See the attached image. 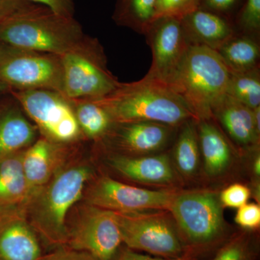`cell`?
<instances>
[{"label": "cell", "instance_id": "obj_14", "mask_svg": "<svg viewBox=\"0 0 260 260\" xmlns=\"http://www.w3.org/2000/svg\"><path fill=\"white\" fill-rule=\"evenodd\" d=\"M40 239L20 207L0 209V260H40Z\"/></svg>", "mask_w": 260, "mask_h": 260}, {"label": "cell", "instance_id": "obj_39", "mask_svg": "<svg viewBox=\"0 0 260 260\" xmlns=\"http://www.w3.org/2000/svg\"><path fill=\"white\" fill-rule=\"evenodd\" d=\"M10 91H11V89H10L6 84L3 83V82L0 81V94Z\"/></svg>", "mask_w": 260, "mask_h": 260}, {"label": "cell", "instance_id": "obj_29", "mask_svg": "<svg viewBox=\"0 0 260 260\" xmlns=\"http://www.w3.org/2000/svg\"><path fill=\"white\" fill-rule=\"evenodd\" d=\"M251 190L246 185L239 183L228 186L219 195L220 203L225 208H238L248 203Z\"/></svg>", "mask_w": 260, "mask_h": 260}, {"label": "cell", "instance_id": "obj_25", "mask_svg": "<svg viewBox=\"0 0 260 260\" xmlns=\"http://www.w3.org/2000/svg\"><path fill=\"white\" fill-rule=\"evenodd\" d=\"M216 51L229 73H242L259 68V47L251 38L234 36Z\"/></svg>", "mask_w": 260, "mask_h": 260}, {"label": "cell", "instance_id": "obj_35", "mask_svg": "<svg viewBox=\"0 0 260 260\" xmlns=\"http://www.w3.org/2000/svg\"><path fill=\"white\" fill-rule=\"evenodd\" d=\"M113 260H198L196 256L191 254H186L181 257L176 259H168V258L159 257L150 255V254H143L133 250L126 246H121L119 252L116 254L115 258Z\"/></svg>", "mask_w": 260, "mask_h": 260}, {"label": "cell", "instance_id": "obj_21", "mask_svg": "<svg viewBox=\"0 0 260 260\" xmlns=\"http://www.w3.org/2000/svg\"><path fill=\"white\" fill-rule=\"evenodd\" d=\"M24 150L0 160V209L22 208L28 200V184L23 167Z\"/></svg>", "mask_w": 260, "mask_h": 260}, {"label": "cell", "instance_id": "obj_17", "mask_svg": "<svg viewBox=\"0 0 260 260\" xmlns=\"http://www.w3.org/2000/svg\"><path fill=\"white\" fill-rule=\"evenodd\" d=\"M14 100L0 106V160L25 150L38 139L37 128Z\"/></svg>", "mask_w": 260, "mask_h": 260}, {"label": "cell", "instance_id": "obj_6", "mask_svg": "<svg viewBox=\"0 0 260 260\" xmlns=\"http://www.w3.org/2000/svg\"><path fill=\"white\" fill-rule=\"evenodd\" d=\"M123 244L150 255L176 259L190 254L169 210L116 213Z\"/></svg>", "mask_w": 260, "mask_h": 260}, {"label": "cell", "instance_id": "obj_37", "mask_svg": "<svg viewBox=\"0 0 260 260\" xmlns=\"http://www.w3.org/2000/svg\"><path fill=\"white\" fill-rule=\"evenodd\" d=\"M253 116H254V125H255L256 131L260 134V107L253 109Z\"/></svg>", "mask_w": 260, "mask_h": 260}, {"label": "cell", "instance_id": "obj_27", "mask_svg": "<svg viewBox=\"0 0 260 260\" xmlns=\"http://www.w3.org/2000/svg\"><path fill=\"white\" fill-rule=\"evenodd\" d=\"M257 251L249 234H239L227 241L211 260H255Z\"/></svg>", "mask_w": 260, "mask_h": 260}, {"label": "cell", "instance_id": "obj_7", "mask_svg": "<svg viewBox=\"0 0 260 260\" xmlns=\"http://www.w3.org/2000/svg\"><path fill=\"white\" fill-rule=\"evenodd\" d=\"M0 81L11 90H54L62 94L61 56L0 42Z\"/></svg>", "mask_w": 260, "mask_h": 260}, {"label": "cell", "instance_id": "obj_34", "mask_svg": "<svg viewBox=\"0 0 260 260\" xmlns=\"http://www.w3.org/2000/svg\"><path fill=\"white\" fill-rule=\"evenodd\" d=\"M34 4L45 7L56 14L74 17V0H27Z\"/></svg>", "mask_w": 260, "mask_h": 260}, {"label": "cell", "instance_id": "obj_26", "mask_svg": "<svg viewBox=\"0 0 260 260\" xmlns=\"http://www.w3.org/2000/svg\"><path fill=\"white\" fill-rule=\"evenodd\" d=\"M226 95L251 109L260 107L259 68L242 73H230Z\"/></svg>", "mask_w": 260, "mask_h": 260}, {"label": "cell", "instance_id": "obj_30", "mask_svg": "<svg viewBox=\"0 0 260 260\" xmlns=\"http://www.w3.org/2000/svg\"><path fill=\"white\" fill-rule=\"evenodd\" d=\"M242 28L250 34L259 32L260 29V0H246L239 19Z\"/></svg>", "mask_w": 260, "mask_h": 260}, {"label": "cell", "instance_id": "obj_20", "mask_svg": "<svg viewBox=\"0 0 260 260\" xmlns=\"http://www.w3.org/2000/svg\"><path fill=\"white\" fill-rule=\"evenodd\" d=\"M198 132L205 173L210 177L222 175L232 160V150L226 139L210 119L198 121Z\"/></svg>", "mask_w": 260, "mask_h": 260}, {"label": "cell", "instance_id": "obj_4", "mask_svg": "<svg viewBox=\"0 0 260 260\" xmlns=\"http://www.w3.org/2000/svg\"><path fill=\"white\" fill-rule=\"evenodd\" d=\"M229 78L230 73L216 51L190 45L169 86L198 121L211 119L213 109L226 95Z\"/></svg>", "mask_w": 260, "mask_h": 260}, {"label": "cell", "instance_id": "obj_31", "mask_svg": "<svg viewBox=\"0 0 260 260\" xmlns=\"http://www.w3.org/2000/svg\"><path fill=\"white\" fill-rule=\"evenodd\" d=\"M236 223L246 230H254L260 225V207L256 203H246L238 208Z\"/></svg>", "mask_w": 260, "mask_h": 260}, {"label": "cell", "instance_id": "obj_10", "mask_svg": "<svg viewBox=\"0 0 260 260\" xmlns=\"http://www.w3.org/2000/svg\"><path fill=\"white\" fill-rule=\"evenodd\" d=\"M61 59L62 95L70 100L101 99L120 83L108 70L107 57L98 41L88 49L65 54Z\"/></svg>", "mask_w": 260, "mask_h": 260}, {"label": "cell", "instance_id": "obj_32", "mask_svg": "<svg viewBox=\"0 0 260 260\" xmlns=\"http://www.w3.org/2000/svg\"><path fill=\"white\" fill-rule=\"evenodd\" d=\"M41 6L27 0H0V25L15 15Z\"/></svg>", "mask_w": 260, "mask_h": 260}, {"label": "cell", "instance_id": "obj_28", "mask_svg": "<svg viewBox=\"0 0 260 260\" xmlns=\"http://www.w3.org/2000/svg\"><path fill=\"white\" fill-rule=\"evenodd\" d=\"M201 0H158L156 19L161 17L182 18L197 8Z\"/></svg>", "mask_w": 260, "mask_h": 260}, {"label": "cell", "instance_id": "obj_23", "mask_svg": "<svg viewBox=\"0 0 260 260\" xmlns=\"http://www.w3.org/2000/svg\"><path fill=\"white\" fill-rule=\"evenodd\" d=\"M70 101L83 137L95 141L102 140L114 124L107 109L95 99Z\"/></svg>", "mask_w": 260, "mask_h": 260}, {"label": "cell", "instance_id": "obj_38", "mask_svg": "<svg viewBox=\"0 0 260 260\" xmlns=\"http://www.w3.org/2000/svg\"><path fill=\"white\" fill-rule=\"evenodd\" d=\"M254 172L255 173L256 175L259 177L260 174V158L259 155H258L257 158H256L255 161H254Z\"/></svg>", "mask_w": 260, "mask_h": 260}, {"label": "cell", "instance_id": "obj_19", "mask_svg": "<svg viewBox=\"0 0 260 260\" xmlns=\"http://www.w3.org/2000/svg\"><path fill=\"white\" fill-rule=\"evenodd\" d=\"M213 117L220 121L237 144L252 146L259 142L260 134L254 125L253 109L232 97H223L213 109Z\"/></svg>", "mask_w": 260, "mask_h": 260}, {"label": "cell", "instance_id": "obj_36", "mask_svg": "<svg viewBox=\"0 0 260 260\" xmlns=\"http://www.w3.org/2000/svg\"><path fill=\"white\" fill-rule=\"evenodd\" d=\"M204 2L207 7L216 10V11H225L230 9L237 2V0H201Z\"/></svg>", "mask_w": 260, "mask_h": 260}, {"label": "cell", "instance_id": "obj_3", "mask_svg": "<svg viewBox=\"0 0 260 260\" xmlns=\"http://www.w3.org/2000/svg\"><path fill=\"white\" fill-rule=\"evenodd\" d=\"M96 41L85 35L74 17L56 14L43 6L0 25V42L59 56L85 50Z\"/></svg>", "mask_w": 260, "mask_h": 260}, {"label": "cell", "instance_id": "obj_1", "mask_svg": "<svg viewBox=\"0 0 260 260\" xmlns=\"http://www.w3.org/2000/svg\"><path fill=\"white\" fill-rule=\"evenodd\" d=\"M88 164H67L36 191L21 208L25 218L46 245L65 247L67 220L93 177Z\"/></svg>", "mask_w": 260, "mask_h": 260}, {"label": "cell", "instance_id": "obj_11", "mask_svg": "<svg viewBox=\"0 0 260 260\" xmlns=\"http://www.w3.org/2000/svg\"><path fill=\"white\" fill-rule=\"evenodd\" d=\"M178 191L151 190L131 186L104 176L87 184L84 203L116 213L169 210Z\"/></svg>", "mask_w": 260, "mask_h": 260}, {"label": "cell", "instance_id": "obj_15", "mask_svg": "<svg viewBox=\"0 0 260 260\" xmlns=\"http://www.w3.org/2000/svg\"><path fill=\"white\" fill-rule=\"evenodd\" d=\"M68 145L42 137L24 150L23 167L28 184V200L67 165Z\"/></svg>", "mask_w": 260, "mask_h": 260}, {"label": "cell", "instance_id": "obj_8", "mask_svg": "<svg viewBox=\"0 0 260 260\" xmlns=\"http://www.w3.org/2000/svg\"><path fill=\"white\" fill-rule=\"evenodd\" d=\"M10 93L42 138L64 145L83 138L71 101L61 93L45 89Z\"/></svg>", "mask_w": 260, "mask_h": 260}, {"label": "cell", "instance_id": "obj_33", "mask_svg": "<svg viewBox=\"0 0 260 260\" xmlns=\"http://www.w3.org/2000/svg\"><path fill=\"white\" fill-rule=\"evenodd\" d=\"M40 260H102L86 252V251L73 250L69 248L56 249L49 254L43 255Z\"/></svg>", "mask_w": 260, "mask_h": 260}, {"label": "cell", "instance_id": "obj_18", "mask_svg": "<svg viewBox=\"0 0 260 260\" xmlns=\"http://www.w3.org/2000/svg\"><path fill=\"white\" fill-rule=\"evenodd\" d=\"M181 23L191 45L203 46L217 51L234 36L226 20L200 7L181 18Z\"/></svg>", "mask_w": 260, "mask_h": 260}, {"label": "cell", "instance_id": "obj_24", "mask_svg": "<svg viewBox=\"0 0 260 260\" xmlns=\"http://www.w3.org/2000/svg\"><path fill=\"white\" fill-rule=\"evenodd\" d=\"M157 4L158 0H116L113 20L145 35L156 19Z\"/></svg>", "mask_w": 260, "mask_h": 260}, {"label": "cell", "instance_id": "obj_9", "mask_svg": "<svg viewBox=\"0 0 260 260\" xmlns=\"http://www.w3.org/2000/svg\"><path fill=\"white\" fill-rule=\"evenodd\" d=\"M77 208L73 220H67L65 247L114 259L123 244L115 212L85 203Z\"/></svg>", "mask_w": 260, "mask_h": 260}, {"label": "cell", "instance_id": "obj_13", "mask_svg": "<svg viewBox=\"0 0 260 260\" xmlns=\"http://www.w3.org/2000/svg\"><path fill=\"white\" fill-rule=\"evenodd\" d=\"M174 129L149 121L116 123L102 140L120 155H153L167 146Z\"/></svg>", "mask_w": 260, "mask_h": 260}, {"label": "cell", "instance_id": "obj_16", "mask_svg": "<svg viewBox=\"0 0 260 260\" xmlns=\"http://www.w3.org/2000/svg\"><path fill=\"white\" fill-rule=\"evenodd\" d=\"M108 164L122 177L143 184L170 186L176 181V172L166 153L129 156L113 153Z\"/></svg>", "mask_w": 260, "mask_h": 260}, {"label": "cell", "instance_id": "obj_5", "mask_svg": "<svg viewBox=\"0 0 260 260\" xmlns=\"http://www.w3.org/2000/svg\"><path fill=\"white\" fill-rule=\"evenodd\" d=\"M169 212L181 242L191 255L217 245L226 235L223 206L213 191L178 192Z\"/></svg>", "mask_w": 260, "mask_h": 260}, {"label": "cell", "instance_id": "obj_2", "mask_svg": "<svg viewBox=\"0 0 260 260\" xmlns=\"http://www.w3.org/2000/svg\"><path fill=\"white\" fill-rule=\"evenodd\" d=\"M116 123L149 121L176 128L196 119L169 85L145 75L133 83H119L112 93L95 99Z\"/></svg>", "mask_w": 260, "mask_h": 260}, {"label": "cell", "instance_id": "obj_22", "mask_svg": "<svg viewBox=\"0 0 260 260\" xmlns=\"http://www.w3.org/2000/svg\"><path fill=\"white\" fill-rule=\"evenodd\" d=\"M181 126L174 145L173 159L177 172L183 177H194L199 171L200 148L198 121L190 119Z\"/></svg>", "mask_w": 260, "mask_h": 260}, {"label": "cell", "instance_id": "obj_12", "mask_svg": "<svg viewBox=\"0 0 260 260\" xmlns=\"http://www.w3.org/2000/svg\"><path fill=\"white\" fill-rule=\"evenodd\" d=\"M152 52V64L146 75L170 85L191 44L188 42L181 19L161 17L155 19L145 32Z\"/></svg>", "mask_w": 260, "mask_h": 260}]
</instances>
